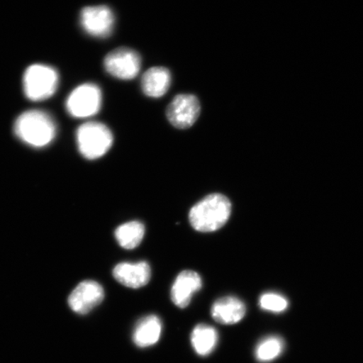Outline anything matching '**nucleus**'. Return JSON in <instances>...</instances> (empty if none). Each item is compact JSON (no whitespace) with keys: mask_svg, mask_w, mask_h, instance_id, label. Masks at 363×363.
<instances>
[{"mask_svg":"<svg viewBox=\"0 0 363 363\" xmlns=\"http://www.w3.org/2000/svg\"><path fill=\"white\" fill-rule=\"evenodd\" d=\"M231 213L229 199L220 194L208 195L191 208L189 221L199 233H214L228 221Z\"/></svg>","mask_w":363,"mask_h":363,"instance_id":"obj_1","label":"nucleus"},{"mask_svg":"<svg viewBox=\"0 0 363 363\" xmlns=\"http://www.w3.org/2000/svg\"><path fill=\"white\" fill-rule=\"evenodd\" d=\"M57 127L52 118L43 111L31 110L22 113L15 123V133L27 145L44 147L55 138Z\"/></svg>","mask_w":363,"mask_h":363,"instance_id":"obj_2","label":"nucleus"},{"mask_svg":"<svg viewBox=\"0 0 363 363\" xmlns=\"http://www.w3.org/2000/svg\"><path fill=\"white\" fill-rule=\"evenodd\" d=\"M113 135L106 125L87 122L77 130V143L80 153L89 160L106 155L113 144Z\"/></svg>","mask_w":363,"mask_h":363,"instance_id":"obj_3","label":"nucleus"},{"mask_svg":"<svg viewBox=\"0 0 363 363\" xmlns=\"http://www.w3.org/2000/svg\"><path fill=\"white\" fill-rule=\"evenodd\" d=\"M59 77L56 69L44 65L30 66L23 77V89L27 99L43 101L54 94L57 89Z\"/></svg>","mask_w":363,"mask_h":363,"instance_id":"obj_4","label":"nucleus"},{"mask_svg":"<svg viewBox=\"0 0 363 363\" xmlns=\"http://www.w3.org/2000/svg\"><path fill=\"white\" fill-rule=\"evenodd\" d=\"M101 103V89L94 84H84L72 91L67 99L66 108L72 117L84 119L96 115Z\"/></svg>","mask_w":363,"mask_h":363,"instance_id":"obj_5","label":"nucleus"},{"mask_svg":"<svg viewBox=\"0 0 363 363\" xmlns=\"http://www.w3.org/2000/svg\"><path fill=\"white\" fill-rule=\"evenodd\" d=\"M104 65L108 74L115 78L130 80L138 75L142 67V58L133 49L120 48L107 54Z\"/></svg>","mask_w":363,"mask_h":363,"instance_id":"obj_6","label":"nucleus"},{"mask_svg":"<svg viewBox=\"0 0 363 363\" xmlns=\"http://www.w3.org/2000/svg\"><path fill=\"white\" fill-rule=\"evenodd\" d=\"M201 103L193 94H179L172 99L167 108V117L170 123L178 129H188L201 115Z\"/></svg>","mask_w":363,"mask_h":363,"instance_id":"obj_7","label":"nucleus"},{"mask_svg":"<svg viewBox=\"0 0 363 363\" xmlns=\"http://www.w3.org/2000/svg\"><path fill=\"white\" fill-rule=\"evenodd\" d=\"M81 26L88 34L104 38L112 33L115 16L106 6L85 7L81 11Z\"/></svg>","mask_w":363,"mask_h":363,"instance_id":"obj_8","label":"nucleus"},{"mask_svg":"<svg viewBox=\"0 0 363 363\" xmlns=\"http://www.w3.org/2000/svg\"><path fill=\"white\" fill-rule=\"evenodd\" d=\"M104 298L102 286L95 281L87 280L80 283L72 290L68 298V305L77 314L86 315L101 305Z\"/></svg>","mask_w":363,"mask_h":363,"instance_id":"obj_9","label":"nucleus"},{"mask_svg":"<svg viewBox=\"0 0 363 363\" xmlns=\"http://www.w3.org/2000/svg\"><path fill=\"white\" fill-rule=\"evenodd\" d=\"M202 285L201 277L196 272H181L171 289L172 303L180 308L188 307L194 294L201 289Z\"/></svg>","mask_w":363,"mask_h":363,"instance_id":"obj_10","label":"nucleus"},{"mask_svg":"<svg viewBox=\"0 0 363 363\" xmlns=\"http://www.w3.org/2000/svg\"><path fill=\"white\" fill-rule=\"evenodd\" d=\"M113 275L117 282L125 287L140 289L150 282L152 271L147 262H122L113 269Z\"/></svg>","mask_w":363,"mask_h":363,"instance_id":"obj_11","label":"nucleus"},{"mask_svg":"<svg viewBox=\"0 0 363 363\" xmlns=\"http://www.w3.org/2000/svg\"><path fill=\"white\" fill-rule=\"evenodd\" d=\"M245 303L237 297L226 296L218 299L211 307V315L222 325L238 324L246 315Z\"/></svg>","mask_w":363,"mask_h":363,"instance_id":"obj_12","label":"nucleus"},{"mask_svg":"<svg viewBox=\"0 0 363 363\" xmlns=\"http://www.w3.org/2000/svg\"><path fill=\"white\" fill-rule=\"evenodd\" d=\"M162 330L160 318L155 315L145 316L135 326L133 342L140 348L152 347L160 340Z\"/></svg>","mask_w":363,"mask_h":363,"instance_id":"obj_13","label":"nucleus"},{"mask_svg":"<svg viewBox=\"0 0 363 363\" xmlns=\"http://www.w3.org/2000/svg\"><path fill=\"white\" fill-rule=\"evenodd\" d=\"M171 74L164 67L150 68L143 76L142 89L148 97L160 98L169 91Z\"/></svg>","mask_w":363,"mask_h":363,"instance_id":"obj_14","label":"nucleus"},{"mask_svg":"<svg viewBox=\"0 0 363 363\" xmlns=\"http://www.w3.org/2000/svg\"><path fill=\"white\" fill-rule=\"evenodd\" d=\"M218 343L216 329L211 325H199L191 334V344L198 355L206 357L215 350Z\"/></svg>","mask_w":363,"mask_h":363,"instance_id":"obj_15","label":"nucleus"},{"mask_svg":"<svg viewBox=\"0 0 363 363\" xmlns=\"http://www.w3.org/2000/svg\"><path fill=\"white\" fill-rule=\"evenodd\" d=\"M145 226L140 221H130L120 225L116 230V238L121 247L133 250L142 243Z\"/></svg>","mask_w":363,"mask_h":363,"instance_id":"obj_16","label":"nucleus"},{"mask_svg":"<svg viewBox=\"0 0 363 363\" xmlns=\"http://www.w3.org/2000/svg\"><path fill=\"white\" fill-rule=\"evenodd\" d=\"M284 342L279 337H269L261 340L256 347L255 355L257 361L269 362L276 359L284 351Z\"/></svg>","mask_w":363,"mask_h":363,"instance_id":"obj_17","label":"nucleus"},{"mask_svg":"<svg viewBox=\"0 0 363 363\" xmlns=\"http://www.w3.org/2000/svg\"><path fill=\"white\" fill-rule=\"evenodd\" d=\"M259 306L266 311L272 313H282L287 310L289 301L287 298L279 294L265 293L259 298Z\"/></svg>","mask_w":363,"mask_h":363,"instance_id":"obj_18","label":"nucleus"}]
</instances>
